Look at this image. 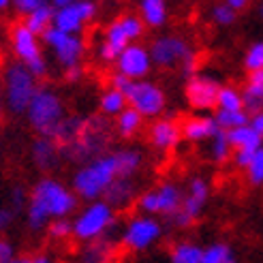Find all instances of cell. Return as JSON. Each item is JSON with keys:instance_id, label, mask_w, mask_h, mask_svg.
<instances>
[{"instance_id": "cell-30", "label": "cell", "mask_w": 263, "mask_h": 263, "mask_svg": "<svg viewBox=\"0 0 263 263\" xmlns=\"http://www.w3.org/2000/svg\"><path fill=\"white\" fill-rule=\"evenodd\" d=\"M141 126H143V118L130 107H126L120 116L116 118V128L122 137H133Z\"/></svg>"}, {"instance_id": "cell-2", "label": "cell", "mask_w": 263, "mask_h": 263, "mask_svg": "<svg viewBox=\"0 0 263 263\" xmlns=\"http://www.w3.org/2000/svg\"><path fill=\"white\" fill-rule=\"evenodd\" d=\"M120 178L118 169V156L101 154L97 159L84 163L73 176V193L84 197L88 201H97L111 186V182Z\"/></svg>"}, {"instance_id": "cell-47", "label": "cell", "mask_w": 263, "mask_h": 263, "mask_svg": "<svg viewBox=\"0 0 263 263\" xmlns=\"http://www.w3.org/2000/svg\"><path fill=\"white\" fill-rule=\"evenodd\" d=\"M13 263H49V259L43 257V255H36V257H22V259H15Z\"/></svg>"}, {"instance_id": "cell-42", "label": "cell", "mask_w": 263, "mask_h": 263, "mask_svg": "<svg viewBox=\"0 0 263 263\" xmlns=\"http://www.w3.org/2000/svg\"><path fill=\"white\" fill-rule=\"evenodd\" d=\"M15 261V251H13V244L5 238H0V263H11Z\"/></svg>"}, {"instance_id": "cell-17", "label": "cell", "mask_w": 263, "mask_h": 263, "mask_svg": "<svg viewBox=\"0 0 263 263\" xmlns=\"http://www.w3.org/2000/svg\"><path fill=\"white\" fill-rule=\"evenodd\" d=\"M186 101L195 109H214L218 103V92L220 84L210 75H199L195 73L186 82Z\"/></svg>"}, {"instance_id": "cell-6", "label": "cell", "mask_w": 263, "mask_h": 263, "mask_svg": "<svg viewBox=\"0 0 263 263\" xmlns=\"http://www.w3.org/2000/svg\"><path fill=\"white\" fill-rule=\"evenodd\" d=\"M39 90L36 86V77L20 64L15 62H9L5 67L3 73V99L7 103V107L13 114H26L28 105L34 97V92Z\"/></svg>"}, {"instance_id": "cell-44", "label": "cell", "mask_w": 263, "mask_h": 263, "mask_svg": "<svg viewBox=\"0 0 263 263\" xmlns=\"http://www.w3.org/2000/svg\"><path fill=\"white\" fill-rule=\"evenodd\" d=\"M13 218H15V210L13 208H0V233L11 227Z\"/></svg>"}, {"instance_id": "cell-19", "label": "cell", "mask_w": 263, "mask_h": 263, "mask_svg": "<svg viewBox=\"0 0 263 263\" xmlns=\"http://www.w3.org/2000/svg\"><path fill=\"white\" fill-rule=\"evenodd\" d=\"M180 130L189 141H210L220 128L212 116H191L180 124Z\"/></svg>"}, {"instance_id": "cell-13", "label": "cell", "mask_w": 263, "mask_h": 263, "mask_svg": "<svg viewBox=\"0 0 263 263\" xmlns=\"http://www.w3.org/2000/svg\"><path fill=\"white\" fill-rule=\"evenodd\" d=\"M163 235V225L154 216H135L126 222V227L122 231V244L128 251H148V248L159 242Z\"/></svg>"}, {"instance_id": "cell-29", "label": "cell", "mask_w": 263, "mask_h": 263, "mask_svg": "<svg viewBox=\"0 0 263 263\" xmlns=\"http://www.w3.org/2000/svg\"><path fill=\"white\" fill-rule=\"evenodd\" d=\"M216 107H218V111H244L242 92L233 86H220Z\"/></svg>"}, {"instance_id": "cell-46", "label": "cell", "mask_w": 263, "mask_h": 263, "mask_svg": "<svg viewBox=\"0 0 263 263\" xmlns=\"http://www.w3.org/2000/svg\"><path fill=\"white\" fill-rule=\"evenodd\" d=\"M11 201H13V210H15V212H17V210L24 205V191L22 189H13V197H11Z\"/></svg>"}, {"instance_id": "cell-25", "label": "cell", "mask_w": 263, "mask_h": 263, "mask_svg": "<svg viewBox=\"0 0 263 263\" xmlns=\"http://www.w3.org/2000/svg\"><path fill=\"white\" fill-rule=\"evenodd\" d=\"M139 17L143 22V26H150V28H161L165 26L169 13H167V5L163 0H141L139 3Z\"/></svg>"}, {"instance_id": "cell-28", "label": "cell", "mask_w": 263, "mask_h": 263, "mask_svg": "<svg viewBox=\"0 0 263 263\" xmlns=\"http://www.w3.org/2000/svg\"><path fill=\"white\" fill-rule=\"evenodd\" d=\"M203 248L197 246L195 242H178L172 246L169 259L172 263H201Z\"/></svg>"}, {"instance_id": "cell-15", "label": "cell", "mask_w": 263, "mask_h": 263, "mask_svg": "<svg viewBox=\"0 0 263 263\" xmlns=\"http://www.w3.org/2000/svg\"><path fill=\"white\" fill-rule=\"evenodd\" d=\"M92 124L95 126H88V122H86V128L80 135V139L73 141L71 146L62 148V152L75 161H92V159H97V156H101V148H103L105 139H107V130L103 128V124L99 120H92Z\"/></svg>"}, {"instance_id": "cell-51", "label": "cell", "mask_w": 263, "mask_h": 263, "mask_svg": "<svg viewBox=\"0 0 263 263\" xmlns=\"http://www.w3.org/2000/svg\"><path fill=\"white\" fill-rule=\"evenodd\" d=\"M0 109H3V82H0Z\"/></svg>"}, {"instance_id": "cell-50", "label": "cell", "mask_w": 263, "mask_h": 263, "mask_svg": "<svg viewBox=\"0 0 263 263\" xmlns=\"http://www.w3.org/2000/svg\"><path fill=\"white\" fill-rule=\"evenodd\" d=\"M11 7V3H9V0H0V11H7Z\"/></svg>"}, {"instance_id": "cell-37", "label": "cell", "mask_w": 263, "mask_h": 263, "mask_svg": "<svg viewBox=\"0 0 263 263\" xmlns=\"http://www.w3.org/2000/svg\"><path fill=\"white\" fill-rule=\"evenodd\" d=\"M244 67H246L248 73L263 71V41L248 47L246 56H244Z\"/></svg>"}, {"instance_id": "cell-43", "label": "cell", "mask_w": 263, "mask_h": 263, "mask_svg": "<svg viewBox=\"0 0 263 263\" xmlns=\"http://www.w3.org/2000/svg\"><path fill=\"white\" fill-rule=\"evenodd\" d=\"M130 82L128 77H124V75H120V73H116V75H111V88L114 90H118V92H122V95H126V90L130 88Z\"/></svg>"}, {"instance_id": "cell-27", "label": "cell", "mask_w": 263, "mask_h": 263, "mask_svg": "<svg viewBox=\"0 0 263 263\" xmlns=\"http://www.w3.org/2000/svg\"><path fill=\"white\" fill-rule=\"evenodd\" d=\"M99 107H101V111L105 114V116H120L126 107H128V103H126V97L122 95V92H118V90H114L111 86L107 88L101 95V101H99Z\"/></svg>"}, {"instance_id": "cell-10", "label": "cell", "mask_w": 263, "mask_h": 263, "mask_svg": "<svg viewBox=\"0 0 263 263\" xmlns=\"http://www.w3.org/2000/svg\"><path fill=\"white\" fill-rule=\"evenodd\" d=\"M182 199H184V193L178 184L165 182L161 186L150 189L143 195H139L137 205L141 212H146V216H154V214L174 216L182 208Z\"/></svg>"}, {"instance_id": "cell-7", "label": "cell", "mask_w": 263, "mask_h": 263, "mask_svg": "<svg viewBox=\"0 0 263 263\" xmlns=\"http://www.w3.org/2000/svg\"><path fill=\"white\" fill-rule=\"evenodd\" d=\"M116 222V212L105 201H90L73 220V235L82 242H97Z\"/></svg>"}, {"instance_id": "cell-12", "label": "cell", "mask_w": 263, "mask_h": 263, "mask_svg": "<svg viewBox=\"0 0 263 263\" xmlns=\"http://www.w3.org/2000/svg\"><path fill=\"white\" fill-rule=\"evenodd\" d=\"M126 103L130 109H135L141 118H156L161 116L165 109V92L161 86H156L152 82H133L130 88L126 90Z\"/></svg>"}, {"instance_id": "cell-26", "label": "cell", "mask_w": 263, "mask_h": 263, "mask_svg": "<svg viewBox=\"0 0 263 263\" xmlns=\"http://www.w3.org/2000/svg\"><path fill=\"white\" fill-rule=\"evenodd\" d=\"M24 24H26V28L32 30L36 36H43L51 28V24H54V7L49 3H41V7L34 9L30 15H26Z\"/></svg>"}, {"instance_id": "cell-49", "label": "cell", "mask_w": 263, "mask_h": 263, "mask_svg": "<svg viewBox=\"0 0 263 263\" xmlns=\"http://www.w3.org/2000/svg\"><path fill=\"white\" fill-rule=\"evenodd\" d=\"M227 3H229V7H231L233 11H238V13H240L242 9H246V5H248L246 0H227Z\"/></svg>"}, {"instance_id": "cell-34", "label": "cell", "mask_w": 263, "mask_h": 263, "mask_svg": "<svg viewBox=\"0 0 263 263\" xmlns=\"http://www.w3.org/2000/svg\"><path fill=\"white\" fill-rule=\"evenodd\" d=\"M214 120L218 124L220 130H225V133H229V130H235L240 126H246L248 124V114L246 111H216Z\"/></svg>"}, {"instance_id": "cell-23", "label": "cell", "mask_w": 263, "mask_h": 263, "mask_svg": "<svg viewBox=\"0 0 263 263\" xmlns=\"http://www.w3.org/2000/svg\"><path fill=\"white\" fill-rule=\"evenodd\" d=\"M84 128H86V120H82V118H77V116H64V120L60 122V126L56 128V133L51 139H54L62 150V148L71 146L73 141L80 139Z\"/></svg>"}, {"instance_id": "cell-41", "label": "cell", "mask_w": 263, "mask_h": 263, "mask_svg": "<svg viewBox=\"0 0 263 263\" xmlns=\"http://www.w3.org/2000/svg\"><path fill=\"white\" fill-rule=\"evenodd\" d=\"M255 152L257 150H235L233 152V163L238 165V167H242V169H246L248 165H251Z\"/></svg>"}, {"instance_id": "cell-33", "label": "cell", "mask_w": 263, "mask_h": 263, "mask_svg": "<svg viewBox=\"0 0 263 263\" xmlns=\"http://www.w3.org/2000/svg\"><path fill=\"white\" fill-rule=\"evenodd\" d=\"M210 156H212L214 163H225L233 156V150L229 146V139L225 130H218V133L210 139Z\"/></svg>"}, {"instance_id": "cell-48", "label": "cell", "mask_w": 263, "mask_h": 263, "mask_svg": "<svg viewBox=\"0 0 263 263\" xmlns=\"http://www.w3.org/2000/svg\"><path fill=\"white\" fill-rule=\"evenodd\" d=\"M84 73V67H75V69H69V71H64V75H67V80L69 82H77L82 77Z\"/></svg>"}, {"instance_id": "cell-22", "label": "cell", "mask_w": 263, "mask_h": 263, "mask_svg": "<svg viewBox=\"0 0 263 263\" xmlns=\"http://www.w3.org/2000/svg\"><path fill=\"white\" fill-rule=\"evenodd\" d=\"M242 101H244V111L257 114L263 109V71L251 73L248 82L242 90Z\"/></svg>"}, {"instance_id": "cell-38", "label": "cell", "mask_w": 263, "mask_h": 263, "mask_svg": "<svg viewBox=\"0 0 263 263\" xmlns=\"http://www.w3.org/2000/svg\"><path fill=\"white\" fill-rule=\"evenodd\" d=\"M109 246L107 244H92L82 257V263H107Z\"/></svg>"}, {"instance_id": "cell-45", "label": "cell", "mask_w": 263, "mask_h": 263, "mask_svg": "<svg viewBox=\"0 0 263 263\" xmlns=\"http://www.w3.org/2000/svg\"><path fill=\"white\" fill-rule=\"evenodd\" d=\"M248 124H251V126L257 130V133L263 137V109H261V111H257V114H253V118L248 120Z\"/></svg>"}, {"instance_id": "cell-24", "label": "cell", "mask_w": 263, "mask_h": 263, "mask_svg": "<svg viewBox=\"0 0 263 263\" xmlns=\"http://www.w3.org/2000/svg\"><path fill=\"white\" fill-rule=\"evenodd\" d=\"M227 139H229V146H231L233 152L235 150H259L263 146V137L257 133L251 124L240 126L235 130H229Z\"/></svg>"}, {"instance_id": "cell-1", "label": "cell", "mask_w": 263, "mask_h": 263, "mask_svg": "<svg viewBox=\"0 0 263 263\" xmlns=\"http://www.w3.org/2000/svg\"><path fill=\"white\" fill-rule=\"evenodd\" d=\"M77 208V197L71 189L54 178H43L34 184V189L26 201V216L32 229H43L51 220L67 218Z\"/></svg>"}, {"instance_id": "cell-36", "label": "cell", "mask_w": 263, "mask_h": 263, "mask_svg": "<svg viewBox=\"0 0 263 263\" xmlns=\"http://www.w3.org/2000/svg\"><path fill=\"white\" fill-rule=\"evenodd\" d=\"M246 178L253 186H263V146L255 152L251 165L246 167Z\"/></svg>"}, {"instance_id": "cell-21", "label": "cell", "mask_w": 263, "mask_h": 263, "mask_svg": "<svg viewBox=\"0 0 263 263\" xmlns=\"http://www.w3.org/2000/svg\"><path fill=\"white\" fill-rule=\"evenodd\" d=\"M135 184L130 182V178H118L111 182V186L105 191V203H107L111 210H122L128 208L135 201Z\"/></svg>"}, {"instance_id": "cell-16", "label": "cell", "mask_w": 263, "mask_h": 263, "mask_svg": "<svg viewBox=\"0 0 263 263\" xmlns=\"http://www.w3.org/2000/svg\"><path fill=\"white\" fill-rule=\"evenodd\" d=\"M118 73L128 77L130 82H141L152 69V58L150 49L139 43H130L128 47L122 49V54L116 60Z\"/></svg>"}, {"instance_id": "cell-31", "label": "cell", "mask_w": 263, "mask_h": 263, "mask_svg": "<svg viewBox=\"0 0 263 263\" xmlns=\"http://www.w3.org/2000/svg\"><path fill=\"white\" fill-rule=\"evenodd\" d=\"M201 263H235V255L231 246L225 242H214L208 248H203Z\"/></svg>"}, {"instance_id": "cell-39", "label": "cell", "mask_w": 263, "mask_h": 263, "mask_svg": "<svg viewBox=\"0 0 263 263\" xmlns=\"http://www.w3.org/2000/svg\"><path fill=\"white\" fill-rule=\"evenodd\" d=\"M47 231L54 240H67L69 235L73 233V222L67 218H58V220H51L47 225Z\"/></svg>"}, {"instance_id": "cell-14", "label": "cell", "mask_w": 263, "mask_h": 263, "mask_svg": "<svg viewBox=\"0 0 263 263\" xmlns=\"http://www.w3.org/2000/svg\"><path fill=\"white\" fill-rule=\"evenodd\" d=\"M208 197H210V186L203 178H193L189 182V189L184 193V199H182V208L172 218V222L180 229H186L191 227L193 222L201 216L203 208L208 203Z\"/></svg>"}, {"instance_id": "cell-9", "label": "cell", "mask_w": 263, "mask_h": 263, "mask_svg": "<svg viewBox=\"0 0 263 263\" xmlns=\"http://www.w3.org/2000/svg\"><path fill=\"white\" fill-rule=\"evenodd\" d=\"M51 7H54V24L51 26L69 34H80L84 26L97 17L99 9L92 0H56Z\"/></svg>"}, {"instance_id": "cell-5", "label": "cell", "mask_w": 263, "mask_h": 263, "mask_svg": "<svg viewBox=\"0 0 263 263\" xmlns=\"http://www.w3.org/2000/svg\"><path fill=\"white\" fill-rule=\"evenodd\" d=\"M28 122L39 133V137H54L56 128L64 120V105L51 88H39L26 109Z\"/></svg>"}, {"instance_id": "cell-40", "label": "cell", "mask_w": 263, "mask_h": 263, "mask_svg": "<svg viewBox=\"0 0 263 263\" xmlns=\"http://www.w3.org/2000/svg\"><path fill=\"white\" fill-rule=\"evenodd\" d=\"M41 3H43V0H15L13 7H15L17 13H22V15H30L34 9L41 7Z\"/></svg>"}, {"instance_id": "cell-18", "label": "cell", "mask_w": 263, "mask_h": 263, "mask_svg": "<svg viewBox=\"0 0 263 263\" xmlns=\"http://www.w3.org/2000/svg\"><path fill=\"white\" fill-rule=\"evenodd\" d=\"M182 139L180 124L172 118H159L150 126V143L161 152H172Z\"/></svg>"}, {"instance_id": "cell-11", "label": "cell", "mask_w": 263, "mask_h": 263, "mask_svg": "<svg viewBox=\"0 0 263 263\" xmlns=\"http://www.w3.org/2000/svg\"><path fill=\"white\" fill-rule=\"evenodd\" d=\"M41 39L47 43V47L54 51L58 64H60L64 71L75 69V67H82V58H84L86 45H84V39L80 34L62 32V30H58V28L51 26V28Z\"/></svg>"}, {"instance_id": "cell-52", "label": "cell", "mask_w": 263, "mask_h": 263, "mask_svg": "<svg viewBox=\"0 0 263 263\" xmlns=\"http://www.w3.org/2000/svg\"><path fill=\"white\" fill-rule=\"evenodd\" d=\"M11 263H13V261H11Z\"/></svg>"}, {"instance_id": "cell-3", "label": "cell", "mask_w": 263, "mask_h": 263, "mask_svg": "<svg viewBox=\"0 0 263 263\" xmlns=\"http://www.w3.org/2000/svg\"><path fill=\"white\" fill-rule=\"evenodd\" d=\"M152 64L161 69H180L184 75L193 77L197 71V54L191 43L180 34L156 36L150 45Z\"/></svg>"}, {"instance_id": "cell-20", "label": "cell", "mask_w": 263, "mask_h": 263, "mask_svg": "<svg viewBox=\"0 0 263 263\" xmlns=\"http://www.w3.org/2000/svg\"><path fill=\"white\" fill-rule=\"evenodd\" d=\"M60 146L49 137H39L32 143V161L41 172H51L60 163Z\"/></svg>"}, {"instance_id": "cell-35", "label": "cell", "mask_w": 263, "mask_h": 263, "mask_svg": "<svg viewBox=\"0 0 263 263\" xmlns=\"http://www.w3.org/2000/svg\"><path fill=\"white\" fill-rule=\"evenodd\" d=\"M210 15H212V22L218 26H231L235 20H238V11H233L229 7V3H218L212 7Z\"/></svg>"}, {"instance_id": "cell-4", "label": "cell", "mask_w": 263, "mask_h": 263, "mask_svg": "<svg viewBox=\"0 0 263 263\" xmlns=\"http://www.w3.org/2000/svg\"><path fill=\"white\" fill-rule=\"evenodd\" d=\"M143 28L146 26H143L141 17L135 15V13H124V15L116 17L107 26V30H105V36L99 45V58L103 62H116L124 47L141 39Z\"/></svg>"}, {"instance_id": "cell-32", "label": "cell", "mask_w": 263, "mask_h": 263, "mask_svg": "<svg viewBox=\"0 0 263 263\" xmlns=\"http://www.w3.org/2000/svg\"><path fill=\"white\" fill-rule=\"evenodd\" d=\"M118 156V169H120V178H130L139 172L141 167V152L137 150H120L116 152Z\"/></svg>"}, {"instance_id": "cell-8", "label": "cell", "mask_w": 263, "mask_h": 263, "mask_svg": "<svg viewBox=\"0 0 263 263\" xmlns=\"http://www.w3.org/2000/svg\"><path fill=\"white\" fill-rule=\"evenodd\" d=\"M11 45H13V54H15L17 62L24 64L34 77H43L47 73V60L41 49V39L32 30L26 28L24 22H17L13 26Z\"/></svg>"}]
</instances>
